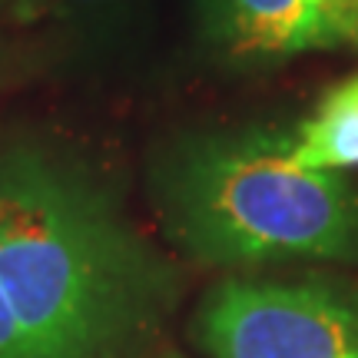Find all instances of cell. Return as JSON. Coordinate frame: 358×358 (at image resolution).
Here are the masks:
<instances>
[{
    "label": "cell",
    "instance_id": "6da1fadb",
    "mask_svg": "<svg viewBox=\"0 0 358 358\" xmlns=\"http://www.w3.org/2000/svg\"><path fill=\"white\" fill-rule=\"evenodd\" d=\"M0 292L40 358H123L163 272L96 186L53 156L0 150Z\"/></svg>",
    "mask_w": 358,
    "mask_h": 358
},
{
    "label": "cell",
    "instance_id": "7a4b0ae2",
    "mask_svg": "<svg viewBox=\"0 0 358 358\" xmlns=\"http://www.w3.org/2000/svg\"><path fill=\"white\" fill-rule=\"evenodd\" d=\"M159 199L176 239L213 266L358 262V186L299 166L289 133L182 143L163 163Z\"/></svg>",
    "mask_w": 358,
    "mask_h": 358
},
{
    "label": "cell",
    "instance_id": "3957f363",
    "mask_svg": "<svg viewBox=\"0 0 358 358\" xmlns=\"http://www.w3.org/2000/svg\"><path fill=\"white\" fill-rule=\"evenodd\" d=\"M196 335L213 358H358V289L335 282H222Z\"/></svg>",
    "mask_w": 358,
    "mask_h": 358
},
{
    "label": "cell",
    "instance_id": "277c9868",
    "mask_svg": "<svg viewBox=\"0 0 358 358\" xmlns=\"http://www.w3.org/2000/svg\"><path fill=\"white\" fill-rule=\"evenodd\" d=\"M206 34L236 60L358 50V0H196Z\"/></svg>",
    "mask_w": 358,
    "mask_h": 358
},
{
    "label": "cell",
    "instance_id": "5b68a950",
    "mask_svg": "<svg viewBox=\"0 0 358 358\" xmlns=\"http://www.w3.org/2000/svg\"><path fill=\"white\" fill-rule=\"evenodd\" d=\"M289 153L299 166L319 173L358 169V73L335 83L289 133Z\"/></svg>",
    "mask_w": 358,
    "mask_h": 358
},
{
    "label": "cell",
    "instance_id": "8992f818",
    "mask_svg": "<svg viewBox=\"0 0 358 358\" xmlns=\"http://www.w3.org/2000/svg\"><path fill=\"white\" fill-rule=\"evenodd\" d=\"M150 7L153 0H43V10L50 17L87 37L123 34Z\"/></svg>",
    "mask_w": 358,
    "mask_h": 358
},
{
    "label": "cell",
    "instance_id": "52a82bcc",
    "mask_svg": "<svg viewBox=\"0 0 358 358\" xmlns=\"http://www.w3.org/2000/svg\"><path fill=\"white\" fill-rule=\"evenodd\" d=\"M0 358H40L37 348L30 345L27 332L20 329L13 308L7 306L3 292H0Z\"/></svg>",
    "mask_w": 358,
    "mask_h": 358
}]
</instances>
